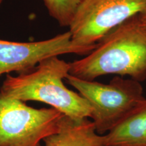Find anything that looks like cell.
I'll return each mask as SVG.
<instances>
[{
    "mask_svg": "<svg viewBox=\"0 0 146 146\" xmlns=\"http://www.w3.org/2000/svg\"><path fill=\"white\" fill-rule=\"evenodd\" d=\"M146 8V0H82L69 26L74 43L97 44L113 29Z\"/></svg>",
    "mask_w": 146,
    "mask_h": 146,
    "instance_id": "5",
    "label": "cell"
},
{
    "mask_svg": "<svg viewBox=\"0 0 146 146\" xmlns=\"http://www.w3.org/2000/svg\"><path fill=\"white\" fill-rule=\"evenodd\" d=\"M50 16L60 27L70 26L82 0H43Z\"/></svg>",
    "mask_w": 146,
    "mask_h": 146,
    "instance_id": "9",
    "label": "cell"
},
{
    "mask_svg": "<svg viewBox=\"0 0 146 146\" xmlns=\"http://www.w3.org/2000/svg\"><path fill=\"white\" fill-rule=\"evenodd\" d=\"M64 116L53 108H35L0 96V146H41L59 130Z\"/></svg>",
    "mask_w": 146,
    "mask_h": 146,
    "instance_id": "4",
    "label": "cell"
},
{
    "mask_svg": "<svg viewBox=\"0 0 146 146\" xmlns=\"http://www.w3.org/2000/svg\"><path fill=\"white\" fill-rule=\"evenodd\" d=\"M104 137L105 146H146V99Z\"/></svg>",
    "mask_w": 146,
    "mask_h": 146,
    "instance_id": "8",
    "label": "cell"
},
{
    "mask_svg": "<svg viewBox=\"0 0 146 146\" xmlns=\"http://www.w3.org/2000/svg\"><path fill=\"white\" fill-rule=\"evenodd\" d=\"M96 45L74 43L69 31L35 42L21 43L0 39V75L12 72H29L43 60L60 55H87Z\"/></svg>",
    "mask_w": 146,
    "mask_h": 146,
    "instance_id": "6",
    "label": "cell"
},
{
    "mask_svg": "<svg viewBox=\"0 0 146 146\" xmlns=\"http://www.w3.org/2000/svg\"><path fill=\"white\" fill-rule=\"evenodd\" d=\"M66 79L89 102L91 118L97 133L102 135L114 129L146 99L141 83L132 78L116 76L104 84L68 74Z\"/></svg>",
    "mask_w": 146,
    "mask_h": 146,
    "instance_id": "3",
    "label": "cell"
},
{
    "mask_svg": "<svg viewBox=\"0 0 146 146\" xmlns=\"http://www.w3.org/2000/svg\"><path fill=\"white\" fill-rule=\"evenodd\" d=\"M45 146H105L104 137L98 134L88 118L75 120L64 116L60 129L43 140Z\"/></svg>",
    "mask_w": 146,
    "mask_h": 146,
    "instance_id": "7",
    "label": "cell"
},
{
    "mask_svg": "<svg viewBox=\"0 0 146 146\" xmlns=\"http://www.w3.org/2000/svg\"><path fill=\"white\" fill-rule=\"evenodd\" d=\"M139 17L140 22H141L142 27H143L144 30L146 33V8L143 12L139 14Z\"/></svg>",
    "mask_w": 146,
    "mask_h": 146,
    "instance_id": "10",
    "label": "cell"
},
{
    "mask_svg": "<svg viewBox=\"0 0 146 146\" xmlns=\"http://www.w3.org/2000/svg\"><path fill=\"white\" fill-rule=\"evenodd\" d=\"M2 1H3V0H0V4H1V2H2Z\"/></svg>",
    "mask_w": 146,
    "mask_h": 146,
    "instance_id": "11",
    "label": "cell"
},
{
    "mask_svg": "<svg viewBox=\"0 0 146 146\" xmlns=\"http://www.w3.org/2000/svg\"><path fill=\"white\" fill-rule=\"evenodd\" d=\"M69 70L70 63L58 56L47 58L29 72L15 76L8 74L0 89V96L24 102H42L72 120L91 118L89 102L63 83Z\"/></svg>",
    "mask_w": 146,
    "mask_h": 146,
    "instance_id": "2",
    "label": "cell"
},
{
    "mask_svg": "<svg viewBox=\"0 0 146 146\" xmlns=\"http://www.w3.org/2000/svg\"><path fill=\"white\" fill-rule=\"evenodd\" d=\"M69 74L86 81L107 74L145 81L146 33L139 14L108 33L86 57L70 63Z\"/></svg>",
    "mask_w": 146,
    "mask_h": 146,
    "instance_id": "1",
    "label": "cell"
}]
</instances>
